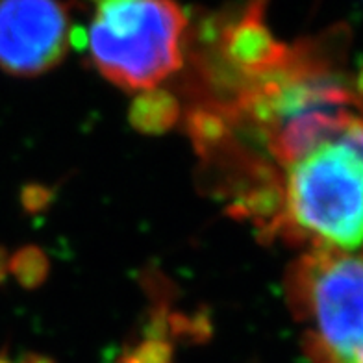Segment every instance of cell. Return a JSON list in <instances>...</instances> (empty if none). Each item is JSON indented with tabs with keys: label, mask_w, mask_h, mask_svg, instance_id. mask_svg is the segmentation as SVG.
Wrapping results in <instances>:
<instances>
[{
	"label": "cell",
	"mask_w": 363,
	"mask_h": 363,
	"mask_svg": "<svg viewBox=\"0 0 363 363\" xmlns=\"http://www.w3.org/2000/svg\"><path fill=\"white\" fill-rule=\"evenodd\" d=\"M0 256H2V254H0ZM0 272H2V263H0Z\"/></svg>",
	"instance_id": "9c48e42d"
},
{
	"label": "cell",
	"mask_w": 363,
	"mask_h": 363,
	"mask_svg": "<svg viewBox=\"0 0 363 363\" xmlns=\"http://www.w3.org/2000/svg\"><path fill=\"white\" fill-rule=\"evenodd\" d=\"M335 43L298 45L280 65L254 80L245 96L267 145L282 163L363 123V62L347 69L334 56Z\"/></svg>",
	"instance_id": "6da1fadb"
},
{
	"label": "cell",
	"mask_w": 363,
	"mask_h": 363,
	"mask_svg": "<svg viewBox=\"0 0 363 363\" xmlns=\"http://www.w3.org/2000/svg\"><path fill=\"white\" fill-rule=\"evenodd\" d=\"M0 363H10V362H8V359H4V358H2V356H0Z\"/></svg>",
	"instance_id": "ba28073f"
},
{
	"label": "cell",
	"mask_w": 363,
	"mask_h": 363,
	"mask_svg": "<svg viewBox=\"0 0 363 363\" xmlns=\"http://www.w3.org/2000/svg\"><path fill=\"white\" fill-rule=\"evenodd\" d=\"M223 45L228 62L243 74H250L254 80L274 71L286 60L289 50L272 38L263 24L258 6L249 8L238 23L226 30Z\"/></svg>",
	"instance_id": "8992f818"
},
{
	"label": "cell",
	"mask_w": 363,
	"mask_h": 363,
	"mask_svg": "<svg viewBox=\"0 0 363 363\" xmlns=\"http://www.w3.org/2000/svg\"><path fill=\"white\" fill-rule=\"evenodd\" d=\"M71 23L65 6L43 0L0 2V69L32 77L67 52Z\"/></svg>",
	"instance_id": "5b68a950"
},
{
	"label": "cell",
	"mask_w": 363,
	"mask_h": 363,
	"mask_svg": "<svg viewBox=\"0 0 363 363\" xmlns=\"http://www.w3.org/2000/svg\"><path fill=\"white\" fill-rule=\"evenodd\" d=\"M177 115V106L172 99L160 91H147L135 102L132 110V121L143 130H163L171 125Z\"/></svg>",
	"instance_id": "52a82bcc"
},
{
	"label": "cell",
	"mask_w": 363,
	"mask_h": 363,
	"mask_svg": "<svg viewBox=\"0 0 363 363\" xmlns=\"http://www.w3.org/2000/svg\"><path fill=\"white\" fill-rule=\"evenodd\" d=\"M291 302L315 363H363V254L315 249L296 263Z\"/></svg>",
	"instance_id": "277c9868"
},
{
	"label": "cell",
	"mask_w": 363,
	"mask_h": 363,
	"mask_svg": "<svg viewBox=\"0 0 363 363\" xmlns=\"http://www.w3.org/2000/svg\"><path fill=\"white\" fill-rule=\"evenodd\" d=\"M184 30L186 15L169 2H104L84 43L113 84L150 91L180 67Z\"/></svg>",
	"instance_id": "7a4b0ae2"
},
{
	"label": "cell",
	"mask_w": 363,
	"mask_h": 363,
	"mask_svg": "<svg viewBox=\"0 0 363 363\" xmlns=\"http://www.w3.org/2000/svg\"><path fill=\"white\" fill-rule=\"evenodd\" d=\"M284 199L287 223L319 249L363 245V158L343 139L291 163Z\"/></svg>",
	"instance_id": "3957f363"
}]
</instances>
